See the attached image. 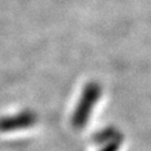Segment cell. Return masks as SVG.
Instances as JSON below:
<instances>
[{
	"mask_svg": "<svg viewBox=\"0 0 151 151\" xmlns=\"http://www.w3.org/2000/svg\"><path fill=\"white\" fill-rule=\"evenodd\" d=\"M101 96V87L97 83H90L84 87L80 102L73 114V125L81 129L90 119L93 106L96 104Z\"/></svg>",
	"mask_w": 151,
	"mask_h": 151,
	"instance_id": "cell-1",
	"label": "cell"
},
{
	"mask_svg": "<svg viewBox=\"0 0 151 151\" xmlns=\"http://www.w3.org/2000/svg\"><path fill=\"white\" fill-rule=\"evenodd\" d=\"M35 122H36V115L32 112L26 111L0 120V131L9 132V131L26 129L32 127Z\"/></svg>",
	"mask_w": 151,
	"mask_h": 151,
	"instance_id": "cell-2",
	"label": "cell"
},
{
	"mask_svg": "<svg viewBox=\"0 0 151 151\" xmlns=\"http://www.w3.org/2000/svg\"><path fill=\"white\" fill-rule=\"evenodd\" d=\"M116 149H118V143L113 142V143H111L105 150H103V151H116Z\"/></svg>",
	"mask_w": 151,
	"mask_h": 151,
	"instance_id": "cell-3",
	"label": "cell"
}]
</instances>
